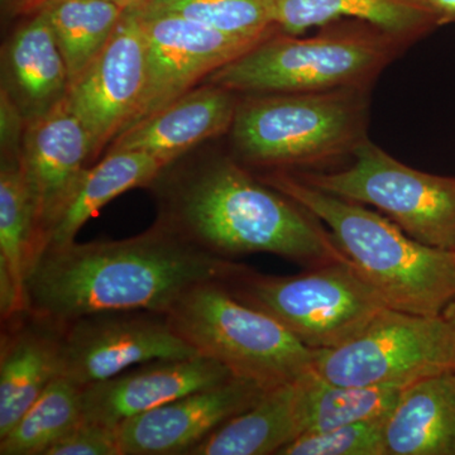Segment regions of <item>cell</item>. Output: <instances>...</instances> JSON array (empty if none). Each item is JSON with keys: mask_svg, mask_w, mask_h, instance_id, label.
I'll use <instances>...</instances> for the list:
<instances>
[{"mask_svg": "<svg viewBox=\"0 0 455 455\" xmlns=\"http://www.w3.org/2000/svg\"><path fill=\"white\" fill-rule=\"evenodd\" d=\"M233 262L156 221L131 238L44 251L27 275V310L57 323L99 311L167 313L191 287L220 280Z\"/></svg>", "mask_w": 455, "mask_h": 455, "instance_id": "cell-1", "label": "cell"}, {"mask_svg": "<svg viewBox=\"0 0 455 455\" xmlns=\"http://www.w3.org/2000/svg\"><path fill=\"white\" fill-rule=\"evenodd\" d=\"M148 188L160 203L157 223L218 259L269 253L307 267L349 262L315 217L232 158L164 169Z\"/></svg>", "mask_w": 455, "mask_h": 455, "instance_id": "cell-2", "label": "cell"}, {"mask_svg": "<svg viewBox=\"0 0 455 455\" xmlns=\"http://www.w3.org/2000/svg\"><path fill=\"white\" fill-rule=\"evenodd\" d=\"M259 179L325 224L350 265L391 309L438 316L455 298L453 251L421 243L363 204L313 188L290 170Z\"/></svg>", "mask_w": 455, "mask_h": 455, "instance_id": "cell-3", "label": "cell"}, {"mask_svg": "<svg viewBox=\"0 0 455 455\" xmlns=\"http://www.w3.org/2000/svg\"><path fill=\"white\" fill-rule=\"evenodd\" d=\"M406 44L358 20L331 23L311 37L277 31L204 83L247 95L367 89Z\"/></svg>", "mask_w": 455, "mask_h": 455, "instance_id": "cell-4", "label": "cell"}, {"mask_svg": "<svg viewBox=\"0 0 455 455\" xmlns=\"http://www.w3.org/2000/svg\"><path fill=\"white\" fill-rule=\"evenodd\" d=\"M367 89L248 94L230 132L245 163L290 170L353 154L367 139Z\"/></svg>", "mask_w": 455, "mask_h": 455, "instance_id": "cell-5", "label": "cell"}, {"mask_svg": "<svg viewBox=\"0 0 455 455\" xmlns=\"http://www.w3.org/2000/svg\"><path fill=\"white\" fill-rule=\"evenodd\" d=\"M171 325L197 355L220 362L235 379L263 390L313 371L316 349L274 317L238 300L218 280L188 290L167 311Z\"/></svg>", "mask_w": 455, "mask_h": 455, "instance_id": "cell-6", "label": "cell"}, {"mask_svg": "<svg viewBox=\"0 0 455 455\" xmlns=\"http://www.w3.org/2000/svg\"><path fill=\"white\" fill-rule=\"evenodd\" d=\"M218 281L238 300L274 317L316 350L352 339L388 307L350 262L271 276L235 260Z\"/></svg>", "mask_w": 455, "mask_h": 455, "instance_id": "cell-7", "label": "cell"}, {"mask_svg": "<svg viewBox=\"0 0 455 455\" xmlns=\"http://www.w3.org/2000/svg\"><path fill=\"white\" fill-rule=\"evenodd\" d=\"M455 371V331L443 315L387 307L352 339L316 350L313 372L334 385L405 388Z\"/></svg>", "mask_w": 455, "mask_h": 455, "instance_id": "cell-8", "label": "cell"}, {"mask_svg": "<svg viewBox=\"0 0 455 455\" xmlns=\"http://www.w3.org/2000/svg\"><path fill=\"white\" fill-rule=\"evenodd\" d=\"M352 155V166L337 172H291L331 196L374 206L421 243L454 251L455 178L411 169L368 139Z\"/></svg>", "mask_w": 455, "mask_h": 455, "instance_id": "cell-9", "label": "cell"}, {"mask_svg": "<svg viewBox=\"0 0 455 455\" xmlns=\"http://www.w3.org/2000/svg\"><path fill=\"white\" fill-rule=\"evenodd\" d=\"M62 324L60 376L83 387L147 362L199 355L160 311H99Z\"/></svg>", "mask_w": 455, "mask_h": 455, "instance_id": "cell-10", "label": "cell"}, {"mask_svg": "<svg viewBox=\"0 0 455 455\" xmlns=\"http://www.w3.org/2000/svg\"><path fill=\"white\" fill-rule=\"evenodd\" d=\"M137 8L145 28L147 80L139 109L125 128L187 94L197 83L205 82L218 68L259 44L188 18Z\"/></svg>", "mask_w": 455, "mask_h": 455, "instance_id": "cell-11", "label": "cell"}, {"mask_svg": "<svg viewBox=\"0 0 455 455\" xmlns=\"http://www.w3.org/2000/svg\"><path fill=\"white\" fill-rule=\"evenodd\" d=\"M147 44L137 5L125 11L103 51L68 88L71 109L92 142V161L133 119L145 92Z\"/></svg>", "mask_w": 455, "mask_h": 455, "instance_id": "cell-12", "label": "cell"}, {"mask_svg": "<svg viewBox=\"0 0 455 455\" xmlns=\"http://www.w3.org/2000/svg\"><path fill=\"white\" fill-rule=\"evenodd\" d=\"M20 161L35 209L38 259L92 161L88 132L68 98L26 123Z\"/></svg>", "mask_w": 455, "mask_h": 455, "instance_id": "cell-13", "label": "cell"}, {"mask_svg": "<svg viewBox=\"0 0 455 455\" xmlns=\"http://www.w3.org/2000/svg\"><path fill=\"white\" fill-rule=\"evenodd\" d=\"M265 392L256 383L232 379L128 419L116 427L121 455H188Z\"/></svg>", "mask_w": 455, "mask_h": 455, "instance_id": "cell-14", "label": "cell"}, {"mask_svg": "<svg viewBox=\"0 0 455 455\" xmlns=\"http://www.w3.org/2000/svg\"><path fill=\"white\" fill-rule=\"evenodd\" d=\"M232 379L235 377L223 364L200 355L147 362L85 386L84 418L116 427L134 416Z\"/></svg>", "mask_w": 455, "mask_h": 455, "instance_id": "cell-15", "label": "cell"}, {"mask_svg": "<svg viewBox=\"0 0 455 455\" xmlns=\"http://www.w3.org/2000/svg\"><path fill=\"white\" fill-rule=\"evenodd\" d=\"M204 84L125 128L108 152H142L173 164L194 147L232 130L239 101L235 92Z\"/></svg>", "mask_w": 455, "mask_h": 455, "instance_id": "cell-16", "label": "cell"}, {"mask_svg": "<svg viewBox=\"0 0 455 455\" xmlns=\"http://www.w3.org/2000/svg\"><path fill=\"white\" fill-rule=\"evenodd\" d=\"M64 324L29 310L2 320L0 436L60 376Z\"/></svg>", "mask_w": 455, "mask_h": 455, "instance_id": "cell-17", "label": "cell"}, {"mask_svg": "<svg viewBox=\"0 0 455 455\" xmlns=\"http://www.w3.org/2000/svg\"><path fill=\"white\" fill-rule=\"evenodd\" d=\"M3 50L2 92L26 123L44 116L68 97V75L49 18L36 12Z\"/></svg>", "mask_w": 455, "mask_h": 455, "instance_id": "cell-18", "label": "cell"}, {"mask_svg": "<svg viewBox=\"0 0 455 455\" xmlns=\"http://www.w3.org/2000/svg\"><path fill=\"white\" fill-rule=\"evenodd\" d=\"M311 372L266 391L259 403L221 425L188 455H277L307 433Z\"/></svg>", "mask_w": 455, "mask_h": 455, "instance_id": "cell-19", "label": "cell"}, {"mask_svg": "<svg viewBox=\"0 0 455 455\" xmlns=\"http://www.w3.org/2000/svg\"><path fill=\"white\" fill-rule=\"evenodd\" d=\"M386 455H455V371L407 386L386 419Z\"/></svg>", "mask_w": 455, "mask_h": 455, "instance_id": "cell-20", "label": "cell"}, {"mask_svg": "<svg viewBox=\"0 0 455 455\" xmlns=\"http://www.w3.org/2000/svg\"><path fill=\"white\" fill-rule=\"evenodd\" d=\"M278 31L300 36L314 27L358 20L411 44L438 27L425 0H267Z\"/></svg>", "mask_w": 455, "mask_h": 455, "instance_id": "cell-21", "label": "cell"}, {"mask_svg": "<svg viewBox=\"0 0 455 455\" xmlns=\"http://www.w3.org/2000/svg\"><path fill=\"white\" fill-rule=\"evenodd\" d=\"M172 163L142 152H107L88 167L47 239L44 251L74 243L84 224L108 203L136 188H148ZM42 252V253H44Z\"/></svg>", "mask_w": 455, "mask_h": 455, "instance_id": "cell-22", "label": "cell"}, {"mask_svg": "<svg viewBox=\"0 0 455 455\" xmlns=\"http://www.w3.org/2000/svg\"><path fill=\"white\" fill-rule=\"evenodd\" d=\"M37 259V228L20 151L2 152L0 164V280L13 286L27 310L26 278Z\"/></svg>", "mask_w": 455, "mask_h": 455, "instance_id": "cell-23", "label": "cell"}, {"mask_svg": "<svg viewBox=\"0 0 455 455\" xmlns=\"http://www.w3.org/2000/svg\"><path fill=\"white\" fill-rule=\"evenodd\" d=\"M127 9L113 0H53L40 9L52 27L70 86L106 47Z\"/></svg>", "mask_w": 455, "mask_h": 455, "instance_id": "cell-24", "label": "cell"}, {"mask_svg": "<svg viewBox=\"0 0 455 455\" xmlns=\"http://www.w3.org/2000/svg\"><path fill=\"white\" fill-rule=\"evenodd\" d=\"M83 390L71 379L56 377L11 430L0 436V454L44 455L83 420Z\"/></svg>", "mask_w": 455, "mask_h": 455, "instance_id": "cell-25", "label": "cell"}, {"mask_svg": "<svg viewBox=\"0 0 455 455\" xmlns=\"http://www.w3.org/2000/svg\"><path fill=\"white\" fill-rule=\"evenodd\" d=\"M403 390L334 385L311 372L307 388V433L385 418L396 405Z\"/></svg>", "mask_w": 455, "mask_h": 455, "instance_id": "cell-26", "label": "cell"}, {"mask_svg": "<svg viewBox=\"0 0 455 455\" xmlns=\"http://www.w3.org/2000/svg\"><path fill=\"white\" fill-rule=\"evenodd\" d=\"M140 8L196 20L227 35L259 42L277 32L267 0H146Z\"/></svg>", "mask_w": 455, "mask_h": 455, "instance_id": "cell-27", "label": "cell"}, {"mask_svg": "<svg viewBox=\"0 0 455 455\" xmlns=\"http://www.w3.org/2000/svg\"><path fill=\"white\" fill-rule=\"evenodd\" d=\"M387 416L304 434L277 455H386L383 430Z\"/></svg>", "mask_w": 455, "mask_h": 455, "instance_id": "cell-28", "label": "cell"}, {"mask_svg": "<svg viewBox=\"0 0 455 455\" xmlns=\"http://www.w3.org/2000/svg\"><path fill=\"white\" fill-rule=\"evenodd\" d=\"M44 455H121L116 427L84 418Z\"/></svg>", "mask_w": 455, "mask_h": 455, "instance_id": "cell-29", "label": "cell"}, {"mask_svg": "<svg viewBox=\"0 0 455 455\" xmlns=\"http://www.w3.org/2000/svg\"><path fill=\"white\" fill-rule=\"evenodd\" d=\"M51 2H53V0H20L9 16H32L33 13L40 11L42 7ZM113 2L121 3L125 7H131V5L140 4L146 0H113Z\"/></svg>", "mask_w": 455, "mask_h": 455, "instance_id": "cell-30", "label": "cell"}, {"mask_svg": "<svg viewBox=\"0 0 455 455\" xmlns=\"http://www.w3.org/2000/svg\"><path fill=\"white\" fill-rule=\"evenodd\" d=\"M439 26L455 23V0H425Z\"/></svg>", "mask_w": 455, "mask_h": 455, "instance_id": "cell-31", "label": "cell"}, {"mask_svg": "<svg viewBox=\"0 0 455 455\" xmlns=\"http://www.w3.org/2000/svg\"><path fill=\"white\" fill-rule=\"evenodd\" d=\"M442 315L451 323L455 331V298L453 300L449 302L448 307H445L444 311H443Z\"/></svg>", "mask_w": 455, "mask_h": 455, "instance_id": "cell-32", "label": "cell"}, {"mask_svg": "<svg viewBox=\"0 0 455 455\" xmlns=\"http://www.w3.org/2000/svg\"><path fill=\"white\" fill-rule=\"evenodd\" d=\"M20 2V0H2L3 11H4L7 14H11L12 11L16 8V5Z\"/></svg>", "mask_w": 455, "mask_h": 455, "instance_id": "cell-33", "label": "cell"}, {"mask_svg": "<svg viewBox=\"0 0 455 455\" xmlns=\"http://www.w3.org/2000/svg\"><path fill=\"white\" fill-rule=\"evenodd\" d=\"M454 254H455V248H454V251H453Z\"/></svg>", "mask_w": 455, "mask_h": 455, "instance_id": "cell-34", "label": "cell"}]
</instances>
